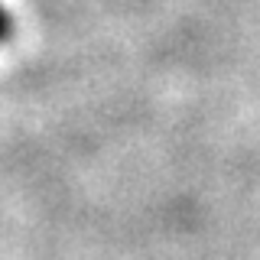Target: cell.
I'll return each mask as SVG.
<instances>
[{
  "instance_id": "obj_1",
  "label": "cell",
  "mask_w": 260,
  "mask_h": 260,
  "mask_svg": "<svg viewBox=\"0 0 260 260\" xmlns=\"http://www.w3.org/2000/svg\"><path fill=\"white\" fill-rule=\"evenodd\" d=\"M7 36H10V13L0 7V43H4Z\"/></svg>"
}]
</instances>
